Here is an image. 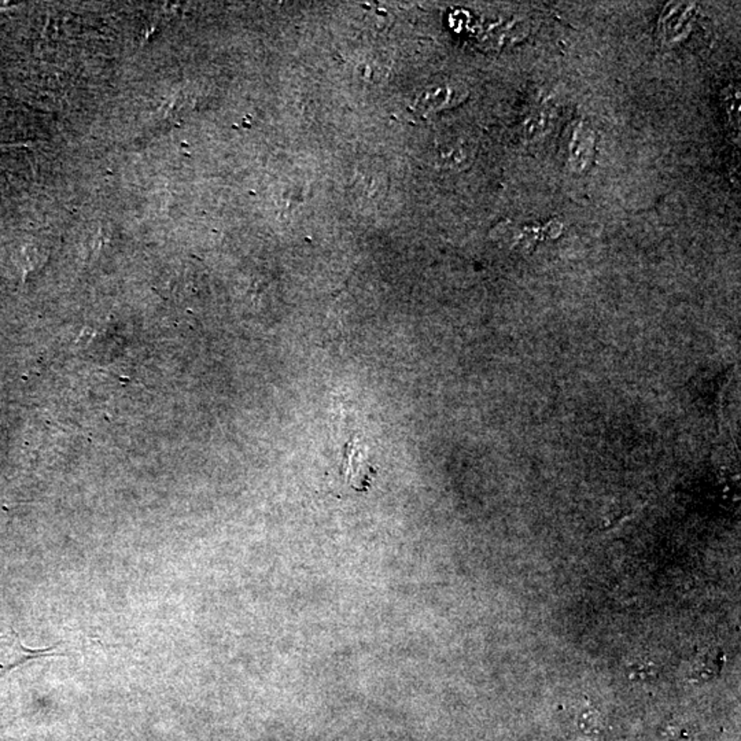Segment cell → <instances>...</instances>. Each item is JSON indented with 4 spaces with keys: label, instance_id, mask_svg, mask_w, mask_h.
Instances as JSON below:
<instances>
[{
    "label": "cell",
    "instance_id": "6da1fadb",
    "mask_svg": "<svg viewBox=\"0 0 741 741\" xmlns=\"http://www.w3.org/2000/svg\"><path fill=\"white\" fill-rule=\"evenodd\" d=\"M596 134L588 122L577 121L573 125L568 144V165L577 175H585L595 161Z\"/></svg>",
    "mask_w": 741,
    "mask_h": 741
},
{
    "label": "cell",
    "instance_id": "7a4b0ae2",
    "mask_svg": "<svg viewBox=\"0 0 741 741\" xmlns=\"http://www.w3.org/2000/svg\"><path fill=\"white\" fill-rule=\"evenodd\" d=\"M465 97V92L460 87L452 85H433L425 89L415 101V110L422 114L440 112L452 105L459 104Z\"/></svg>",
    "mask_w": 741,
    "mask_h": 741
},
{
    "label": "cell",
    "instance_id": "3957f363",
    "mask_svg": "<svg viewBox=\"0 0 741 741\" xmlns=\"http://www.w3.org/2000/svg\"><path fill=\"white\" fill-rule=\"evenodd\" d=\"M725 663V655L721 651L711 650L696 657L690 667V678L693 681H710L717 677Z\"/></svg>",
    "mask_w": 741,
    "mask_h": 741
},
{
    "label": "cell",
    "instance_id": "277c9868",
    "mask_svg": "<svg viewBox=\"0 0 741 741\" xmlns=\"http://www.w3.org/2000/svg\"><path fill=\"white\" fill-rule=\"evenodd\" d=\"M605 728V720L602 713L597 710H587L582 713L580 718V729L585 735L597 736L603 733Z\"/></svg>",
    "mask_w": 741,
    "mask_h": 741
},
{
    "label": "cell",
    "instance_id": "5b68a950",
    "mask_svg": "<svg viewBox=\"0 0 741 741\" xmlns=\"http://www.w3.org/2000/svg\"><path fill=\"white\" fill-rule=\"evenodd\" d=\"M629 675L635 681H652L657 678L658 667L652 662L635 663L629 667Z\"/></svg>",
    "mask_w": 741,
    "mask_h": 741
}]
</instances>
